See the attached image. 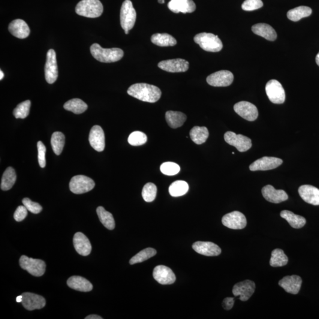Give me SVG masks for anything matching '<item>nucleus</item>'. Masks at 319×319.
I'll return each mask as SVG.
<instances>
[{
    "label": "nucleus",
    "instance_id": "obj_1",
    "mask_svg": "<svg viewBox=\"0 0 319 319\" xmlns=\"http://www.w3.org/2000/svg\"><path fill=\"white\" fill-rule=\"evenodd\" d=\"M128 94L144 102L155 103L160 98L161 91L158 87L145 83H138L131 85L128 89Z\"/></svg>",
    "mask_w": 319,
    "mask_h": 319
},
{
    "label": "nucleus",
    "instance_id": "obj_2",
    "mask_svg": "<svg viewBox=\"0 0 319 319\" xmlns=\"http://www.w3.org/2000/svg\"><path fill=\"white\" fill-rule=\"evenodd\" d=\"M90 49L92 56L102 63L116 62L120 61L124 56V52L119 48L104 49L97 43L93 44Z\"/></svg>",
    "mask_w": 319,
    "mask_h": 319
},
{
    "label": "nucleus",
    "instance_id": "obj_3",
    "mask_svg": "<svg viewBox=\"0 0 319 319\" xmlns=\"http://www.w3.org/2000/svg\"><path fill=\"white\" fill-rule=\"evenodd\" d=\"M103 11V5L99 0H82L75 7L77 14L88 18L100 17Z\"/></svg>",
    "mask_w": 319,
    "mask_h": 319
},
{
    "label": "nucleus",
    "instance_id": "obj_4",
    "mask_svg": "<svg viewBox=\"0 0 319 319\" xmlns=\"http://www.w3.org/2000/svg\"><path fill=\"white\" fill-rule=\"evenodd\" d=\"M194 41L204 50L218 52L223 47V44L218 36L212 33H201L195 36Z\"/></svg>",
    "mask_w": 319,
    "mask_h": 319
},
{
    "label": "nucleus",
    "instance_id": "obj_5",
    "mask_svg": "<svg viewBox=\"0 0 319 319\" xmlns=\"http://www.w3.org/2000/svg\"><path fill=\"white\" fill-rule=\"evenodd\" d=\"M136 18V11L132 2L130 0H125L122 3L121 11H120V22L124 31H129L133 28Z\"/></svg>",
    "mask_w": 319,
    "mask_h": 319
},
{
    "label": "nucleus",
    "instance_id": "obj_6",
    "mask_svg": "<svg viewBox=\"0 0 319 319\" xmlns=\"http://www.w3.org/2000/svg\"><path fill=\"white\" fill-rule=\"evenodd\" d=\"M20 266L23 270L28 271L32 276L40 277L46 271V264L43 260L29 258L22 255L20 258Z\"/></svg>",
    "mask_w": 319,
    "mask_h": 319
},
{
    "label": "nucleus",
    "instance_id": "obj_7",
    "mask_svg": "<svg viewBox=\"0 0 319 319\" xmlns=\"http://www.w3.org/2000/svg\"><path fill=\"white\" fill-rule=\"evenodd\" d=\"M95 185L94 180L90 177L78 175L72 177L69 183V188L75 194H83L92 191Z\"/></svg>",
    "mask_w": 319,
    "mask_h": 319
},
{
    "label": "nucleus",
    "instance_id": "obj_8",
    "mask_svg": "<svg viewBox=\"0 0 319 319\" xmlns=\"http://www.w3.org/2000/svg\"><path fill=\"white\" fill-rule=\"evenodd\" d=\"M226 142L236 147L239 152L248 151L252 147L251 140L241 134H236L234 132L228 131L224 135Z\"/></svg>",
    "mask_w": 319,
    "mask_h": 319
},
{
    "label": "nucleus",
    "instance_id": "obj_9",
    "mask_svg": "<svg viewBox=\"0 0 319 319\" xmlns=\"http://www.w3.org/2000/svg\"><path fill=\"white\" fill-rule=\"evenodd\" d=\"M266 91L270 101L273 103H284L285 99L284 89L278 80H273L269 81L266 86Z\"/></svg>",
    "mask_w": 319,
    "mask_h": 319
},
{
    "label": "nucleus",
    "instance_id": "obj_10",
    "mask_svg": "<svg viewBox=\"0 0 319 319\" xmlns=\"http://www.w3.org/2000/svg\"><path fill=\"white\" fill-rule=\"evenodd\" d=\"M45 78L49 84L55 83L58 77V68L57 64L56 55L53 49L48 50L46 62L44 68Z\"/></svg>",
    "mask_w": 319,
    "mask_h": 319
},
{
    "label": "nucleus",
    "instance_id": "obj_11",
    "mask_svg": "<svg viewBox=\"0 0 319 319\" xmlns=\"http://www.w3.org/2000/svg\"><path fill=\"white\" fill-rule=\"evenodd\" d=\"M236 113L243 119L249 121H254L258 116L257 108L254 104L247 101L238 102L234 107Z\"/></svg>",
    "mask_w": 319,
    "mask_h": 319
},
{
    "label": "nucleus",
    "instance_id": "obj_12",
    "mask_svg": "<svg viewBox=\"0 0 319 319\" xmlns=\"http://www.w3.org/2000/svg\"><path fill=\"white\" fill-rule=\"evenodd\" d=\"M222 222L226 227L233 230H242L247 224L245 215L239 211L232 212L224 215Z\"/></svg>",
    "mask_w": 319,
    "mask_h": 319
},
{
    "label": "nucleus",
    "instance_id": "obj_13",
    "mask_svg": "<svg viewBox=\"0 0 319 319\" xmlns=\"http://www.w3.org/2000/svg\"><path fill=\"white\" fill-rule=\"evenodd\" d=\"M234 75L228 71H220L215 72L207 77L206 81L209 85L215 87H225L233 82Z\"/></svg>",
    "mask_w": 319,
    "mask_h": 319
},
{
    "label": "nucleus",
    "instance_id": "obj_14",
    "mask_svg": "<svg viewBox=\"0 0 319 319\" xmlns=\"http://www.w3.org/2000/svg\"><path fill=\"white\" fill-rule=\"evenodd\" d=\"M255 290V282L246 279L235 285L233 293L235 296L239 297V299L242 302H246L254 293Z\"/></svg>",
    "mask_w": 319,
    "mask_h": 319
},
{
    "label": "nucleus",
    "instance_id": "obj_15",
    "mask_svg": "<svg viewBox=\"0 0 319 319\" xmlns=\"http://www.w3.org/2000/svg\"><path fill=\"white\" fill-rule=\"evenodd\" d=\"M158 66L164 71L171 73H179L188 70L189 64L187 61L183 59L165 60L159 63Z\"/></svg>",
    "mask_w": 319,
    "mask_h": 319
},
{
    "label": "nucleus",
    "instance_id": "obj_16",
    "mask_svg": "<svg viewBox=\"0 0 319 319\" xmlns=\"http://www.w3.org/2000/svg\"><path fill=\"white\" fill-rule=\"evenodd\" d=\"M280 159L273 157H264L257 160L249 165L251 171H266L275 169L282 163Z\"/></svg>",
    "mask_w": 319,
    "mask_h": 319
},
{
    "label": "nucleus",
    "instance_id": "obj_17",
    "mask_svg": "<svg viewBox=\"0 0 319 319\" xmlns=\"http://www.w3.org/2000/svg\"><path fill=\"white\" fill-rule=\"evenodd\" d=\"M153 278L159 284L168 285L173 284L176 281V276L170 268L164 266H158L155 268Z\"/></svg>",
    "mask_w": 319,
    "mask_h": 319
},
{
    "label": "nucleus",
    "instance_id": "obj_18",
    "mask_svg": "<svg viewBox=\"0 0 319 319\" xmlns=\"http://www.w3.org/2000/svg\"><path fill=\"white\" fill-rule=\"evenodd\" d=\"M22 296L23 306L28 311L41 309L46 305V300L40 295L32 293H24Z\"/></svg>",
    "mask_w": 319,
    "mask_h": 319
},
{
    "label": "nucleus",
    "instance_id": "obj_19",
    "mask_svg": "<svg viewBox=\"0 0 319 319\" xmlns=\"http://www.w3.org/2000/svg\"><path fill=\"white\" fill-rule=\"evenodd\" d=\"M89 141L96 151H104L105 146V134L103 129L99 125H94L90 131Z\"/></svg>",
    "mask_w": 319,
    "mask_h": 319
},
{
    "label": "nucleus",
    "instance_id": "obj_20",
    "mask_svg": "<svg viewBox=\"0 0 319 319\" xmlns=\"http://www.w3.org/2000/svg\"><path fill=\"white\" fill-rule=\"evenodd\" d=\"M192 248L198 254L207 257L218 256L222 252L218 245L211 242H196L193 244Z\"/></svg>",
    "mask_w": 319,
    "mask_h": 319
},
{
    "label": "nucleus",
    "instance_id": "obj_21",
    "mask_svg": "<svg viewBox=\"0 0 319 319\" xmlns=\"http://www.w3.org/2000/svg\"><path fill=\"white\" fill-rule=\"evenodd\" d=\"M262 194L267 201L273 203H279L288 199L287 193L283 190H276L272 185H267L262 189Z\"/></svg>",
    "mask_w": 319,
    "mask_h": 319
},
{
    "label": "nucleus",
    "instance_id": "obj_22",
    "mask_svg": "<svg viewBox=\"0 0 319 319\" xmlns=\"http://www.w3.org/2000/svg\"><path fill=\"white\" fill-rule=\"evenodd\" d=\"M279 284L287 293L297 294L302 286V279L296 275L286 276L279 281Z\"/></svg>",
    "mask_w": 319,
    "mask_h": 319
},
{
    "label": "nucleus",
    "instance_id": "obj_23",
    "mask_svg": "<svg viewBox=\"0 0 319 319\" xmlns=\"http://www.w3.org/2000/svg\"><path fill=\"white\" fill-rule=\"evenodd\" d=\"M168 7L173 13H192L197 8L193 0H171Z\"/></svg>",
    "mask_w": 319,
    "mask_h": 319
},
{
    "label": "nucleus",
    "instance_id": "obj_24",
    "mask_svg": "<svg viewBox=\"0 0 319 319\" xmlns=\"http://www.w3.org/2000/svg\"><path fill=\"white\" fill-rule=\"evenodd\" d=\"M299 194L304 201L313 205H319V189L311 185H303L299 188Z\"/></svg>",
    "mask_w": 319,
    "mask_h": 319
},
{
    "label": "nucleus",
    "instance_id": "obj_25",
    "mask_svg": "<svg viewBox=\"0 0 319 319\" xmlns=\"http://www.w3.org/2000/svg\"><path fill=\"white\" fill-rule=\"evenodd\" d=\"M74 245L78 254L87 256L91 254L92 246L88 238L81 233H77L74 237Z\"/></svg>",
    "mask_w": 319,
    "mask_h": 319
},
{
    "label": "nucleus",
    "instance_id": "obj_26",
    "mask_svg": "<svg viewBox=\"0 0 319 319\" xmlns=\"http://www.w3.org/2000/svg\"><path fill=\"white\" fill-rule=\"evenodd\" d=\"M8 31L15 37L22 39L28 38L31 33L28 24L21 19L12 21L8 26Z\"/></svg>",
    "mask_w": 319,
    "mask_h": 319
},
{
    "label": "nucleus",
    "instance_id": "obj_27",
    "mask_svg": "<svg viewBox=\"0 0 319 319\" xmlns=\"http://www.w3.org/2000/svg\"><path fill=\"white\" fill-rule=\"evenodd\" d=\"M67 284L74 290L82 292H88L93 288L91 282L80 276L71 277L68 279Z\"/></svg>",
    "mask_w": 319,
    "mask_h": 319
},
{
    "label": "nucleus",
    "instance_id": "obj_28",
    "mask_svg": "<svg viewBox=\"0 0 319 319\" xmlns=\"http://www.w3.org/2000/svg\"><path fill=\"white\" fill-rule=\"evenodd\" d=\"M252 31L255 35L261 36L270 41H275L278 37L275 30L267 24H257L252 27Z\"/></svg>",
    "mask_w": 319,
    "mask_h": 319
},
{
    "label": "nucleus",
    "instance_id": "obj_29",
    "mask_svg": "<svg viewBox=\"0 0 319 319\" xmlns=\"http://www.w3.org/2000/svg\"><path fill=\"white\" fill-rule=\"evenodd\" d=\"M187 119L185 114L179 111H168L165 113V120L171 128H177L181 127Z\"/></svg>",
    "mask_w": 319,
    "mask_h": 319
},
{
    "label": "nucleus",
    "instance_id": "obj_30",
    "mask_svg": "<svg viewBox=\"0 0 319 319\" xmlns=\"http://www.w3.org/2000/svg\"><path fill=\"white\" fill-rule=\"evenodd\" d=\"M151 41L161 47L173 46L177 44L176 39L167 33H156L152 36Z\"/></svg>",
    "mask_w": 319,
    "mask_h": 319
},
{
    "label": "nucleus",
    "instance_id": "obj_31",
    "mask_svg": "<svg viewBox=\"0 0 319 319\" xmlns=\"http://www.w3.org/2000/svg\"><path fill=\"white\" fill-rule=\"evenodd\" d=\"M281 217L285 219L291 227L299 229L304 227L306 223V219L302 216L295 215L289 210H282L280 213Z\"/></svg>",
    "mask_w": 319,
    "mask_h": 319
},
{
    "label": "nucleus",
    "instance_id": "obj_32",
    "mask_svg": "<svg viewBox=\"0 0 319 319\" xmlns=\"http://www.w3.org/2000/svg\"><path fill=\"white\" fill-rule=\"evenodd\" d=\"M17 179L16 171L13 167H9L3 174L1 183V189L2 191L10 190L14 185Z\"/></svg>",
    "mask_w": 319,
    "mask_h": 319
},
{
    "label": "nucleus",
    "instance_id": "obj_33",
    "mask_svg": "<svg viewBox=\"0 0 319 319\" xmlns=\"http://www.w3.org/2000/svg\"><path fill=\"white\" fill-rule=\"evenodd\" d=\"M312 13V10L306 6H300L288 11L287 17L293 22H298L303 18L309 17Z\"/></svg>",
    "mask_w": 319,
    "mask_h": 319
},
{
    "label": "nucleus",
    "instance_id": "obj_34",
    "mask_svg": "<svg viewBox=\"0 0 319 319\" xmlns=\"http://www.w3.org/2000/svg\"><path fill=\"white\" fill-rule=\"evenodd\" d=\"M96 212H97L99 220L105 228L109 230H113L115 228V220L110 212L105 210L102 206H99L96 209Z\"/></svg>",
    "mask_w": 319,
    "mask_h": 319
},
{
    "label": "nucleus",
    "instance_id": "obj_35",
    "mask_svg": "<svg viewBox=\"0 0 319 319\" xmlns=\"http://www.w3.org/2000/svg\"><path fill=\"white\" fill-rule=\"evenodd\" d=\"M64 107L66 110L76 114H82L88 109V105L79 98L72 99L66 102Z\"/></svg>",
    "mask_w": 319,
    "mask_h": 319
},
{
    "label": "nucleus",
    "instance_id": "obj_36",
    "mask_svg": "<svg viewBox=\"0 0 319 319\" xmlns=\"http://www.w3.org/2000/svg\"><path fill=\"white\" fill-rule=\"evenodd\" d=\"M190 136L195 143L199 145L206 142L209 137L208 129L205 127L196 126L191 129Z\"/></svg>",
    "mask_w": 319,
    "mask_h": 319
},
{
    "label": "nucleus",
    "instance_id": "obj_37",
    "mask_svg": "<svg viewBox=\"0 0 319 319\" xmlns=\"http://www.w3.org/2000/svg\"><path fill=\"white\" fill-rule=\"evenodd\" d=\"M288 262L287 256L281 249H276L272 251L270 264L273 267L285 266Z\"/></svg>",
    "mask_w": 319,
    "mask_h": 319
},
{
    "label": "nucleus",
    "instance_id": "obj_38",
    "mask_svg": "<svg viewBox=\"0 0 319 319\" xmlns=\"http://www.w3.org/2000/svg\"><path fill=\"white\" fill-rule=\"evenodd\" d=\"M65 140V135L61 132H55L52 134V138H51V145H52L53 152L56 155L61 154L62 150L64 149Z\"/></svg>",
    "mask_w": 319,
    "mask_h": 319
},
{
    "label": "nucleus",
    "instance_id": "obj_39",
    "mask_svg": "<svg viewBox=\"0 0 319 319\" xmlns=\"http://www.w3.org/2000/svg\"><path fill=\"white\" fill-rule=\"evenodd\" d=\"M189 191L187 182L183 180H177L170 186L168 191L171 197H179L185 195Z\"/></svg>",
    "mask_w": 319,
    "mask_h": 319
},
{
    "label": "nucleus",
    "instance_id": "obj_40",
    "mask_svg": "<svg viewBox=\"0 0 319 319\" xmlns=\"http://www.w3.org/2000/svg\"><path fill=\"white\" fill-rule=\"evenodd\" d=\"M157 254L156 249L152 248H147L143 250L138 252V253L134 256L130 260L129 264L134 265L135 264L142 263V262L149 260L150 258L154 257Z\"/></svg>",
    "mask_w": 319,
    "mask_h": 319
},
{
    "label": "nucleus",
    "instance_id": "obj_41",
    "mask_svg": "<svg viewBox=\"0 0 319 319\" xmlns=\"http://www.w3.org/2000/svg\"><path fill=\"white\" fill-rule=\"evenodd\" d=\"M31 102L27 100L17 105L13 111V115L16 119H24L29 116L31 110Z\"/></svg>",
    "mask_w": 319,
    "mask_h": 319
},
{
    "label": "nucleus",
    "instance_id": "obj_42",
    "mask_svg": "<svg viewBox=\"0 0 319 319\" xmlns=\"http://www.w3.org/2000/svg\"><path fill=\"white\" fill-rule=\"evenodd\" d=\"M158 189L154 183H148L144 186L142 191L143 199L147 202H152L155 199Z\"/></svg>",
    "mask_w": 319,
    "mask_h": 319
},
{
    "label": "nucleus",
    "instance_id": "obj_43",
    "mask_svg": "<svg viewBox=\"0 0 319 319\" xmlns=\"http://www.w3.org/2000/svg\"><path fill=\"white\" fill-rule=\"evenodd\" d=\"M147 141V135L141 131H134L129 135L128 141L133 146L143 145Z\"/></svg>",
    "mask_w": 319,
    "mask_h": 319
},
{
    "label": "nucleus",
    "instance_id": "obj_44",
    "mask_svg": "<svg viewBox=\"0 0 319 319\" xmlns=\"http://www.w3.org/2000/svg\"><path fill=\"white\" fill-rule=\"evenodd\" d=\"M180 168L178 164L173 162H165L160 166L162 173L167 176L176 175L180 171Z\"/></svg>",
    "mask_w": 319,
    "mask_h": 319
},
{
    "label": "nucleus",
    "instance_id": "obj_45",
    "mask_svg": "<svg viewBox=\"0 0 319 319\" xmlns=\"http://www.w3.org/2000/svg\"><path fill=\"white\" fill-rule=\"evenodd\" d=\"M22 202L27 209L34 214H38L41 212L42 207L40 204L32 201L29 198L23 199Z\"/></svg>",
    "mask_w": 319,
    "mask_h": 319
},
{
    "label": "nucleus",
    "instance_id": "obj_46",
    "mask_svg": "<svg viewBox=\"0 0 319 319\" xmlns=\"http://www.w3.org/2000/svg\"><path fill=\"white\" fill-rule=\"evenodd\" d=\"M263 6L261 0H245L242 4V10L245 11H253L260 8Z\"/></svg>",
    "mask_w": 319,
    "mask_h": 319
},
{
    "label": "nucleus",
    "instance_id": "obj_47",
    "mask_svg": "<svg viewBox=\"0 0 319 319\" xmlns=\"http://www.w3.org/2000/svg\"><path fill=\"white\" fill-rule=\"evenodd\" d=\"M38 161L39 165L41 168L46 167V148L41 141L38 143Z\"/></svg>",
    "mask_w": 319,
    "mask_h": 319
},
{
    "label": "nucleus",
    "instance_id": "obj_48",
    "mask_svg": "<svg viewBox=\"0 0 319 319\" xmlns=\"http://www.w3.org/2000/svg\"><path fill=\"white\" fill-rule=\"evenodd\" d=\"M28 209L25 206H19L14 213V218L17 222L24 220L28 216Z\"/></svg>",
    "mask_w": 319,
    "mask_h": 319
},
{
    "label": "nucleus",
    "instance_id": "obj_49",
    "mask_svg": "<svg viewBox=\"0 0 319 319\" xmlns=\"http://www.w3.org/2000/svg\"><path fill=\"white\" fill-rule=\"evenodd\" d=\"M234 305V298L233 297H227L222 302V306L224 309L227 311H230L233 308Z\"/></svg>",
    "mask_w": 319,
    "mask_h": 319
},
{
    "label": "nucleus",
    "instance_id": "obj_50",
    "mask_svg": "<svg viewBox=\"0 0 319 319\" xmlns=\"http://www.w3.org/2000/svg\"><path fill=\"white\" fill-rule=\"evenodd\" d=\"M85 319H102L103 318L99 317V316L96 315H92L88 316V317L85 318Z\"/></svg>",
    "mask_w": 319,
    "mask_h": 319
},
{
    "label": "nucleus",
    "instance_id": "obj_51",
    "mask_svg": "<svg viewBox=\"0 0 319 319\" xmlns=\"http://www.w3.org/2000/svg\"><path fill=\"white\" fill-rule=\"evenodd\" d=\"M16 302L17 303H22L23 302V296L22 295H21V296H17L16 297Z\"/></svg>",
    "mask_w": 319,
    "mask_h": 319
},
{
    "label": "nucleus",
    "instance_id": "obj_52",
    "mask_svg": "<svg viewBox=\"0 0 319 319\" xmlns=\"http://www.w3.org/2000/svg\"><path fill=\"white\" fill-rule=\"evenodd\" d=\"M4 73H3L1 70L0 71V80H2L3 78H4Z\"/></svg>",
    "mask_w": 319,
    "mask_h": 319
},
{
    "label": "nucleus",
    "instance_id": "obj_53",
    "mask_svg": "<svg viewBox=\"0 0 319 319\" xmlns=\"http://www.w3.org/2000/svg\"><path fill=\"white\" fill-rule=\"evenodd\" d=\"M316 62H317V64L319 66V52L318 54L317 57H316Z\"/></svg>",
    "mask_w": 319,
    "mask_h": 319
},
{
    "label": "nucleus",
    "instance_id": "obj_54",
    "mask_svg": "<svg viewBox=\"0 0 319 319\" xmlns=\"http://www.w3.org/2000/svg\"><path fill=\"white\" fill-rule=\"evenodd\" d=\"M165 0H158V2L160 3V4H163L164 3Z\"/></svg>",
    "mask_w": 319,
    "mask_h": 319
}]
</instances>
